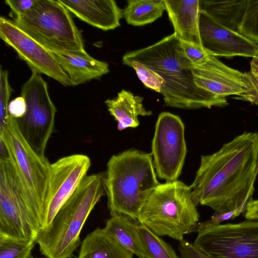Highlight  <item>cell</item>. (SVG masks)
<instances>
[{
    "instance_id": "35",
    "label": "cell",
    "mask_w": 258,
    "mask_h": 258,
    "mask_svg": "<svg viewBox=\"0 0 258 258\" xmlns=\"http://www.w3.org/2000/svg\"><path fill=\"white\" fill-rule=\"evenodd\" d=\"M254 57H256V58H258V50L256 52V54H255V56Z\"/></svg>"
},
{
    "instance_id": "32",
    "label": "cell",
    "mask_w": 258,
    "mask_h": 258,
    "mask_svg": "<svg viewBox=\"0 0 258 258\" xmlns=\"http://www.w3.org/2000/svg\"><path fill=\"white\" fill-rule=\"evenodd\" d=\"M178 249L181 258H210L184 239L179 241Z\"/></svg>"
},
{
    "instance_id": "7",
    "label": "cell",
    "mask_w": 258,
    "mask_h": 258,
    "mask_svg": "<svg viewBox=\"0 0 258 258\" xmlns=\"http://www.w3.org/2000/svg\"><path fill=\"white\" fill-rule=\"evenodd\" d=\"M14 21L51 51H86L80 31L59 0H36L30 10L15 18Z\"/></svg>"
},
{
    "instance_id": "13",
    "label": "cell",
    "mask_w": 258,
    "mask_h": 258,
    "mask_svg": "<svg viewBox=\"0 0 258 258\" xmlns=\"http://www.w3.org/2000/svg\"><path fill=\"white\" fill-rule=\"evenodd\" d=\"M0 37L16 51L32 72L44 74L63 86L72 85L52 52L27 34L14 21L1 17Z\"/></svg>"
},
{
    "instance_id": "4",
    "label": "cell",
    "mask_w": 258,
    "mask_h": 258,
    "mask_svg": "<svg viewBox=\"0 0 258 258\" xmlns=\"http://www.w3.org/2000/svg\"><path fill=\"white\" fill-rule=\"evenodd\" d=\"M106 194L104 176L87 175L57 212L50 224L39 232L36 243L47 258H70L81 244L80 235L91 212Z\"/></svg>"
},
{
    "instance_id": "23",
    "label": "cell",
    "mask_w": 258,
    "mask_h": 258,
    "mask_svg": "<svg viewBox=\"0 0 258 258\" xmlns=\"http://www.w3.org/2000/svg\"><path fill=\"white\" fill-rule=\"evenodd\" d=\"M165 10L164 0H129L123 15L128 24L139 26L153 22Z\"/></svg>"
},
{
    "instance_id": "24",
    "label": "cell",
    "mask_w": 258,
    "mask_h": 258,
    "mask_svg": "<svg viewBox=\"0 0 258 258\" xmlns=\"http://www.w3.org/2000/svg\"><path fill=\"white\" fill-rule=\"evenodd\" d=\"M137 231L146 258H179L171 245L139 222Z\"/></svg>"
},
{
    "instance_id": "15",
    "label": "cell",
    "mask_w": 258,
    "mask_h": 258,
    "mask_svg": "<svg viewBox=\"0 0 258 258\" xmlns=\"http://www.w3.org/2000/svg\"><path fill=\"white\" fill-rule=\"evenodd\" d=\"M199 34L201 46L209 55L252 58L258 50L257 43L224 27L201 10Z\"/></svg>"
},
{
    "instance_id": "28",
    "label": "cell",
    "mask_w": 258,
    "mask_h": 258,
    "mask_svg": "<svg viewBox=\"0 0 258 258\" xmlns=\"http://www.w3.org/2000/svg\"><path fill=\"white\" fill-rule=\"evenodd\" d=\"M126 65L136 71L139 79L146 87L160 93L165 82L158 74L144 64L136 61L130 62Z\"/></svg>"
},
{
    "instance_id": "27",
    "label": "cell",
    "mask_w": 258,
    "mask_h": 258,
    "mask_svg": "<svg viewBox=\"0 0 258 258\" xmlns=\"http://www.w3.org/2000/svg\"><path fill=\"white\" fill-rule=\"evenodd\" d=\"M9 73L1 67L0 69V134L7 128L10 115L8 111L9 101L12 89L9 83Z\"/></svg>"
},
{
    "instance_id": "8",
    "label": "cell",
    "mask_w": 258,
    "mask_h": 258,
    "mask_svg": "<svg viewBox=\"0 0 258 258\" xmlns=\"http://www.w3.org/2000/svg\"><path fill=\"white\" fill-rule=\"evenodd\" d=\"M21 96L26 101L27 109L22 117L15 118L18 127L32 150L45 158L56 112L48 93L47 84L40 75L32 72L22 87Z\"/></svg>"
},
{
    "instance_id": "34",
    "label": "cell",
    "mask_w": 258,
    "mask_h": 258,
    "mask_svg": "<svg viewBox=\"0 0 258 258\" xmlns=\"http://www.w3.org/2000/svg\"><path fill=\"white\" fill-rule=\"evenodd\" d=\"M244 216L246 220L258 221V199H252L247 203Z\"/></svg>"
},
{
    "instance_id": "12",
    "label": "cell",
    "mask_w": 258,
    "mask_h": 258,
    "mask_svg": "<svg viewBox=\"0 0 258 258\" xmlns=\"http://www.w3.org/2000/svg\"><path fill=\"white\" fill-rule=\"evenodd\" d=\"M91 165L90 158L76 154L62 157L51 164L50 173L44 203L43 229L74 194L87 176Z\"/></svg>"
},
{
    "instance_id": "22",
    "label": "cell",
    "mask_w": 258,
    "mask_h": 258,
    "mask_svg": "<svg viewBox=\"0 0 258 258\" xmlns=\"http://www.w3.org/2000/svg\"><path fill=\"white\" fill-rule=\"evenodd\" d=\"M199 1L201 11L224 27L238 32L247 0Z\"/></svg>"
},
{
    "instance_id": "14",
    "label": "cell",
    "mask_w": 258,
    "mask_h": 258,
    "mask_svg": "<svg viewBox=\"0 0 258 258\" xmlns=\"http://www.w3.org/2000/svg\"><path fill=\"white\" fill-rule=\"evenodd\" d=\"M191 71L196 86L217 99L239 96L253 90L247 73L229 67L213 56L209 55Z\"/></svg>"
},
{
    "instance_id": "25",
    "label": "cell",
    "mask_w": 258,
    "mask_h": 258,
    "mask_svg": "<svg viewBox=\"0 0 258 258\" xmlns=\"http://www.w3.org/2000/svg\"><path fill=\"white\" fill-rule=\"evenodd\" d=\"M35 244L34 241L21 240L0 234V258H32Z\"/></svg>"
},
{
    "instance_id": "33",
    "label": "cell",
    "mask_w": 258,
    "mask_h": 258,
    "mask_svg": "<svg viewBox=\"0 0 258 258\" xmlns=\"http://www.w3.org/2000/svg\"><path fill=\"white\" fill-rule=\"evenodd\" d=\"M26 109V101L22 96L14 99L8 104L9 114L16 119L22 117L25 115Z\"/></svg>"
},
{
    "instance_id": "18",
    "label": "cell",
    "mask_w": 258,
    "mask_h": 258,
    "mask_svg": "<svg viewBox=\"0 0 258 258\" xmlns=\"http://www.w3.org/2000/svg\"><path fill=\"white\" fill-rule=\"evenodd\" d=\"M54 58L69 77L72 85L99 79L109 72L108 64L96 59L85 52L51 51Z\"/></svg>"
},
{
    "instance_id": "36",
    "label": "cell",
    "mask_w": 258,
    "mask_h": 258,
    "mask_svg": "<svg viewBox=\"0 0 258 258\" xmlns=\"http://www.w3.org/2000/svg\"><path fill=\"white\" fill-rule=\"evenodd\" d=\"M40 258H47V257H40Z\"/></svg>"
},
{
    "instance_id": "11",
    "label": "cell",
    "mask_w": 258,
    "mask_h": 258,
    "mask_svg": "<svg viewBox=\"0 0 258 258\" xmlns=\"http://www.w3.org/2000/svg\"><path fill=\"white\" fill-rule=\"evenodd\" d=\"M0 141L4 144L9 157L44 208L51 164L46 158L39 156L32 150L22 136L15 118L11 115L7 128L0 134Z\"/></svg>"
},
{
    "instance_id": "1",
    "label": "cell",
    "mask_w": 258,
    "mask_h": 258,
    "mask_svg": "<svg viewBox=\"0 0 258 258\" xmlns=\"http://www.w3.org/2000/svg\"><path fill=\"white\" fill-rule=\"evenodd\" d=\"M258 174V133L244 132L217 152L202 155L190 185L197 205L223 214L246 209Z\"/></svg>"
},
{
    "instance_id": "21",
    "label": "cell",
    "mask_w": 258,
    "mask_h": 258,
    "mask_svg": "<svg viewBox=\"0 0 258 258\" xmlns=\"http://www.w3.org/2000/svg\"><path fill=\"white\" fill-rule=\"evenodd\" d=\"M133 255L98 228L84 239L77 258H133Z\"/></svg>"
},
{
    "instance_id": "17",
    "label": "cell",
    "mask_w": 258,
    "mask_h": 258,
    "mask_svg": "<svg viewBox=\"0 0 258 258\" xmlns=\"http://www.w3.org/2000/svg\"><path fill=\"white\" fill-rule=\"evenodd\" d=\"M164 2L174 28V33L177 38L201 46L199 34L200 1L164 0Z\"/></svg>"
},
{
    "instance_id": "3",
    "label": "cell",
    "mask_w": 258,
    "mask_h": 258,
    "mask_svg": "<svg viewBox=\"0 0 258 258\" xmlns=\"http://www.w3.org/2000/svg\"><path fill=\"white\" fill-rule=\"evenodd\" d=\"M155 170L151 153L129 150L110 158L104 183L111 216L137 220L145 201L160 184Z\"/></svg>"
},
{
    "instance_id": "31",
    "label": "cell",
    "mask_w": 258,
    "mask_h": 258,
    "mask_svg": "<svg viewBox=\"0 0 258 258\" xmlns=\"http://www.w3.org/2000/svg\"><path fill=\"white\" fill-rule=\"evenodd\" d=\"M36 0H6L5 3L11 9L12 15L15 18L30 10Z\"/></svg>"
},
{
    "instance_id": "19",
    "label": "cell",
    "mask_w": 258,
    "mask_h": 258,
    "mask_svg": "<svg viewBox=\"0 0 258 258\" xmlns=\"http://www.w3.org/2000/svg\"><path fill=\"white\" fill-rule=\"evenodd\" d=\"M143 100V97L122 90L116 98L105 101L110 114L117 122L119 131L137 127L140 124L138 116H149L152 114L151 111L144 107Z\"/></svg>"
},
{
    "instance_id": "5",
    "label": "cell",
    "mask_w": 258,
    "mask_h": 258,
    "mask_svg": "<svg viewBox=\"0 0 258 258\" xmlns=\"http://www.w3.org/2000/svg\"><path fill=\"white\" fill-rule=\"evenodd\" d=\"M197 206L190 186L178 180L166 181L149 195L137 220L159 236L180 241L199 223Z\"/></svg>"
},
{
    "instance_id": "29",
    "label": "cell",
    "mask_w": 258,
    "mask_h": 258,
    "mask_svg": "<svg viewBox=\"0 0 258 258\" xmlns=\"http://www.w3.org/2000/svg\"><path fill=\"white\" fill-rule=\"evenodd\" d=\"M248 77L253 87L251 92L235 96L232 98L247 101L258 106V58L252 57L250 63V70L247 72Z\"/></svg>"
},
{
    "instance_id": "10",
    "label": "cell",
    "mask_w": 258,
    "mask_h": 258,
    "mask_svg": "<svg viewBox=\"0 0 258 258\" xmlns=\"http://www.w3.org/2000/svg\"><path fill=\"white\" fill-rule=\"evenodd\" d=\"M186 153L184 125L181 119L168 112L161 113L155 125L151 153L158 176L166 181L177 180Z\"/></svg>"
},
{
    "instance_id": "26",
    "label": "cell",
    "mask_w": 258,
    "mask_h": 258,
    "mask_svg": "<svg viewBox=\"0 0 258 258\" xmlns=\"http://www.w3.org/2000/svg\"><path fill=\"white\" fill-rule=\"evenodd\" d=\"M238 32L258 44V1L247 0Z\"/></svg>"
},
{
    "instance_id": "2",
    "label": "cell",
    "mask_w": 258,
    "mask_h": 258,
    "mask_svg": "<svg viewBox=\"0 0 258 258\" xmlns=\"http://www.w3.org/2000/svg\"><path fill=\"white\" fill-rule=\"evenodd\" d=\"M133 61L144 64L164 79L165 85L160 93L168 106L190 109L228 104L226 99H217L196 86L191 71L194 65L186 57L174 33L123 55L124 64Z\"/></svg>"
},
{
    "instance_id": "20",
    "label": "cell",
    "mask_w": 258,
    "mask_h": 258,
    "mask_svg": "<svg viewBox=\"0 0 258 258\" xmlns=\"http://www.w3.org/2000/svg\"><path fill=\"white\" fill-rule=\"evenodd\" d=\"M139 222L125 215L111 216L103 231L123 248L139 258H146L137 231Z\"/></svg>"
},
{
    "instance_id": "9",
    "label": "cell",
    "mask_w": 258,
    "mask_h": 258,
    "mask_svg": "<svg viewBox=\"0 0 258 258\" xmlns=\"http://www.w3.org/2000/svg\"><path fill=\"white\" fill-rule=\"evenodd\" d=\"M192 243L210 258H258V221L208 225Z\"/></svg>"
},
{
    "instance_id": "6",
    "label": "cell",
    "mask_w": 258,
    "mask_h": 258,
    "mask_svg": "<svg viewBox=\"0 0 258 258\" xmlns=\"http://www.w3.org/2000/svg\"><path fill=\"white\" fill-rule=\"evenodd\" d=\"M43 214V206L10 158H0V234L35 241Z\"/></svg>"
},
{
    "instance_id": "30",
    "label": "cell",
    "mask_w": 258,
    "mask_h": 258,
    "mask_svg": "<svg viewBox=\"0 0 258 258\" xmlns=\"http://www.w3.org/2000/svg\"><path fill=\"white\" fill-rule=\"evenodd\" d=\"M180 41L186 57L194 66L201 63L209 56L201 46L182 40Z\"/></svg>"
},
{
    "instance_id": "16",
    "label": "cell",
    "mask_w": 258,
    "mask_h": 258,
    "mask_svg": "<svg viewBox=\"0 0 258 258\" xmlns=\"http://www.w3.org/2000/svg\"><path fill=\"white\" fill-rule=\"evenodd\" d=\"M79 19L103 31L120 26L123 11L113 0H59Z\"/></svg>"
}]
</instances>
